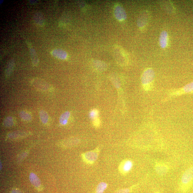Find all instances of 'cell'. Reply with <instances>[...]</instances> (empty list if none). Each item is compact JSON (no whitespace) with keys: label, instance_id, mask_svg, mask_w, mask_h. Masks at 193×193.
I'll return each mask as SVG.
<instances>
[{"label":"cell","instance_id":"21","mask_svg":"<svg viewBox=\"0 0 193 193\" xmlns=\"http://www.w3.org/2000/svg\"><path fill=\"white\" fill-rule=\"evenodd\" d=\"M99 111L97 109H93L90 111L89 113V116L93 119L98 117Z\"/></svg>","mask_w":193,"mask_h":193},{"label":"cell","instance_id":"2","mask_svg":"<svg viewBox=\"0 0 193 193\" xmlns=\"http://www.w3.org/2000/svg\"><path fill=\"white\" fill-rule=\"evenodd\" d=\"M99 149L97 148L94 150L88 151L82 154L83 161L88 164H92L98 158Z\"/></svg>","mask_w":193,"mask_h":193},{"label":"cell","instance_id":"9","mask_svg":"<svg viewBox=\"0 0 193 193\" xmlns=\"http://www.w3.org/2000/svg\"><path fill=\"white\" fill-rule=\"evenodd\" d=\"M155 170L157 174L160 175L166 174L168 171V167L166 165L162 164H158L155 167Z\"/></svg>","mask_w":193,"mask_h":193},{"label":"cell","instance_id":"16","mask_svg":"<svg viewBox=\"0 0 193 193\" xmlns=\"http://www.w3.org/2000/svg\"><path fill=\"white\" fill-rule=\"evenodd\" d=\"M147 13H143L142 15L140 17L138 21L137 24L140 27H144L146 25L148 21V17L146 16Z\"/></svg>","mask_w":193,"mask_h":193},{"label":"cell","instance_id":"5","mask_svg":"<svg viewBox=\"0 0 193 193\" xmlns=\"http://www.w3.org/2000/svg\"><path fill=\"white\" fill-rule=\"evenodd\" d=\"M168 35L166 31H163L160 35L159 43L161 48H165L168 45Z\"/></svg>","mask_w":193,"mask_h":193},{"label":"cell","instance_id":"6","mask_svg":"<svg viewBox=\"0 0 193 193\" xmlns=\"http://www.w3.org/2000/svg\"><path fill=\"white\" fill-rule=\"evenodd\" d=\"M115 15L117 19L119 21L125 20L126 19L127 15L125 10L121 6L117 7L115 9Z\"/></svg>","mask_w":193,"mask_h":193},{"label":"cell","instance_id":"26","mask_svg":"<svg viewBox=\"0 0 193 193\" xmlns=\"http://www.w3.org/2000/svg\"><path fill=\"white\" fill-rule=\"evenodd\" d=\"M160 193V192H156V193Z\"/></svg>","mask_w":193,"mask_h":193},{"label":"cell","instance_id":"12","mask_svg":"<svg viewBox=\"0 0 193 193\" xmlns=\"http://www.w3.org/2000/svg\"><path fill=\"white\" fill-rule=\"evenodd\" d=\"M93 66L98 71H102L105 70L106 68L105 63L101 61H95L93 62Z\"/></svg>","mask_w":193,"mask_h":193},{"label":"cell","instance_id":"7","mask_svg":"<svg viewBox=\"0 0 193 193\" xmlns=\"http://www.w3.org/2000/svg\"><path fill=\"white\" fill-rule=\"evenodd\" d=\"M29 178L32 185L35 188H41V181L38 178V177L34 173L32 172L30 174Z\"/></svg>","mask_w":193,"mask_h":193},{"label":"cell","instance_id":"19","mask_svg":"<svg viewBox=\"0 0 193 193\" xmlns=\"http://www.w3.org/2000/svg\"><path fill=\"white\" fill-rule=\"evenodd\" d=\"M3 125L6 127H10L14 125V120L12 117H7L4 121Z\"/></svg>","mask_w":193,"mask_h":193},{"label":"cell","instance_id":"13","mask_svg":"<svg viewBox=\"0 0 193 193\" xmlns=\"http://www.w3.org/2000/svg\"><path fill=\"white\" fill-rule=\"evenodd\" d=\"M54 56L60 59H65L67 57V54L65 51L60 49H56L53 51Z\"/></svg>","mask_w":193,"mask_h":193},{"label":"cell","instance_id":"8","mask_svg":"<svg viewBox=\"0 0 193 193\" xmlns=\"http://www.w3.org/2000/svg\"><path fill=\"white\" fill-rule=\"evenodd\" d=\"M15 63L13 59H11L8 62L5 71V75L7 78L10 77L14 69Z\"/></svg>","mask_w":193,"mask_h":193},{"label":"cell","instance_id":"11","mask_svg":"<svg viewBox=\"0 0 193 193\" xmlns=\"http://www.w3.org/2000/svg\"><path fill=\"white\" fill-rule=\"evenodd\" d=\"M29 51L32 63L33 65L37 66L38 65L39 62V59L37 53H36L35 50L32 48H30Z\"/></svg>","mask_w":193,"mask_h":193},{"label":"cell","instance_id":"10","mask_svg":"<svg viewBox=\"0 0 193 193\" xmlns=\"http://www.w3.org/2000/svg\"><path fill=\"white\" fill-rule=\"evenodd\" d=\"M35 22L40 26H44L45 25V19L42 14L40 12L36 13L34 16Z\"/></svg>","mask_w":193,"mask_h":193},{"label":"cell","instance_id":"22","mask_svg":"<svg viewBox=\"0 0 193 193\" xmlns=\"http://www.w3.org/2000/svg\"><path fill=\"white\" fill-rule=\"evenodd\" d=\"M101 120L98 117L93 119V124L96 128H98L101 125Z\"/></svg>","mask_w":193,"mask_h":193},{"label":"cell","instance_id":"25","mask_svg":"<svg viewBox=\"0 0 193 193\" xmlns=\"http://www.w3.org/2000/svg\"><path fill=\"white\" fill-rule=\"evenodd\" d=\"M1 168H1V169H2V168L1 167H2V165H1Z\"/></svg>","mask_w":193,"mask_h":193},{"label":"cell","instance_id":"15","mask_svg":"<svg viewBox=\"0 0 193 193\" xmlns=\"http://www.w3.org/2000/svg\"><path fill=\"white\" fill-rule=\"evenodd\" d=\"M189 92H193V82L186 85L180 91L176 92L175 94L180 95V93Z\"/></svg>","mask_w":193,"mask_h":193},{"label":"cell","instance_id":"17","mask_svg":"<svg viewBox=\"0 0 193 193\" xmlns=\"http://www.w3.org/2000/svg\"><path fill=\"white\" fill-rule=\"evenodd\" d=\"M39 116L41 121L44 124L47 123L48 121V115L45 111L41 110L39 112Z\"/></svg>","mask_w":193,"mask_h":193},{"label":"cell","instance_id":"23","mask_svg":"<svg viewBox=\"0 0 193 193\" xmlns=\"http://www.w3.org/2000/svg\"><path fill=\"white\" fill-rule=\"evenodd\" d=\"M130 190L129 188H124L117 191L114 193H129Z\"/></svg>","mask_w":193,"mask_h":193},{"label":"cell","instance_id":"14","mask_svg":"<svg viewBox=\"0 0 193 193\" xmlns=\"http://www.w3.org/2000/svg\"><path fill=\"white\" fill-rule=\"evenodd\" d=\"M70 113L69 111H66L63 113L60 117L59 122L61 125H65L68 122V119L70 116Z\"/></svg>","mask_w":193,"mask_h":193},{"label":"cell","instance_id":"1","mask_svg":"<svg viewBox=\"0 0 193 193\" xmlns=\"http://www.w3.org/2000/svg\"><path fill=\"white\" fill-rule=\"evenodd\" d=\"M155 77L154 71L152 69H147L143 73L141 77V82L144 88L146 90H148L151 87V85L154 81Z\"/></svg>","mask_w":193,"mask_h":193},{"label":"cell","instance_id":"18","mask_svg":"<svg viewBox=\"0 0 193 193\" xmlns=\"http://www.w3.org/2000/svg\"><path fill=\"white\" fill-rule=\"evenodd\" d=\"M107 187V183L105 182H101L99 183L97 187L95 193H103Z\"/></svg>","mask_w":193,"mask_h":193},{"label":"cell","instance_id":"20","mask_svg":"<svg viewBox=\"0 0 193 193\" xmlns=\"http://www.w3.org/2000/svg\"><path fill=\"white\" fill-rule=\"evenodd\" d=\"M19 116L22 119L25 121H30L32 119L31 115L24 111H22L20 112Z\"/></svg>","mask_w":193,"mask_h":193},{"label":"cell","instance_id":"24","mask_svg":"<svg viewBox=\"0 0 193 193\" xmlns=\"http://www.w3.org/2000/svg\"><path fill=\"white\" fill-rule=\"evenodd\" d=\"M11 193H23L21 191L17 189H15L12 190Z\"/></svg>","mask_w":193,"mask_h":193},{"label":"cell","instance_id":"4","mask_svg":"<svg viewBox=\"0 0 193 193\" xmlns=\"http://www.w3.org/2000/svg\"><path fill=\"white\" fill-rule=\"evenodd\" d=\"M193 179V167L189 168L183 174L181 182L183 185H186L191 182Z\"/></svg>","mask_w":193,"mask_h":193},{"label":"cell","instance_id":"3","mask_svg":"<svg viewBox=\"0 0 193 193\" xmlns=\"http://www.w3.org/2000/svg\"><path fill=\"white\" fill-rule=\"evenodd\" d=\"M132 166L133 162L131 160H123L119 165V171L121 174H126L130 171L132 169Z\"/></svg>","mask_w":193,"mask_h":193}]
</instances>
